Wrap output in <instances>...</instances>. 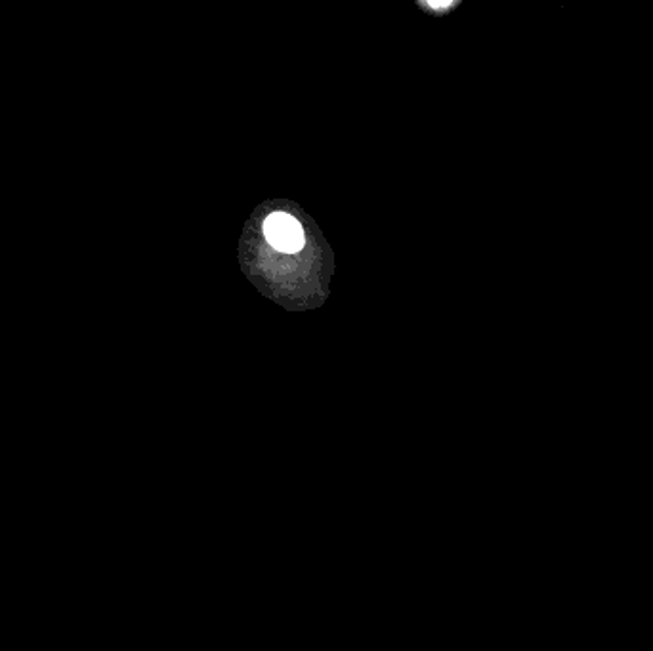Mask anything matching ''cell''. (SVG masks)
Segmentation results:
<instances>
[{
	"label": "cell",
	"mask_w": 653,
	"mask_h": 651,
	"mask_svg": "<svg viewBox=\"0 0 653 651\" xmlns=\"http://www.w3.org/2000/svg\"><path fill=\"white\" fill-rule=\"evenodd\" d=\"M266 237L277 251L287 254L300 251L304 245L302 228L289 214H272L266 220Z\"/></svg>",
	"instance_id": "obj_1"
}]
</instances>
